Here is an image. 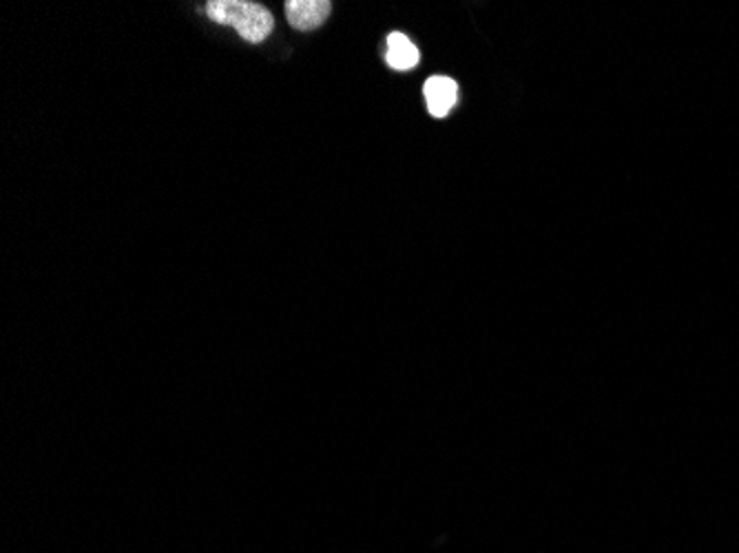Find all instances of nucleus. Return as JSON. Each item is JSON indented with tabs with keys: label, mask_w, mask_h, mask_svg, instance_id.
<instances>
[{
	"label": "nucleus",
	"mask_w": 739,
	"mask_h": 553,
	"mask_svg": "<svg viewBox=\"0 0 739 553\" xmlns=\"http://www.w3.org/2000/svg\"><path fill=\"white\" fill-rule=\"evenodd\" d=\"M206 14L218 25L233 27L246 43L253 45L264 43L275 27L273 14L264 5L251 3V0H210Z\"/></svg>",
	"instance_id": "1"
},
{
	"label": "nucleus",
	"mask_w": 739,
	"mask_h": 553,
	"mask_svg": "<svg viewBox=\"0 0 739 553\" xmlns=\"http://www.w3.org/2000/svg\"><path fill=\"white\" fill-rule=\"evenodd\" d=\"M333 5L328 0H288L286 16L297 32H312L331 16Z\"/></svg>",
	"instance_id": "2"
},
{
	"label": "nucleus",
	"mask_w": 739,
	"mask_h": 553,
	"mask_svg": "<svg viewBox=\"0 0 739 553\" xmlns=\"http://www.w3.org/2000/svg\"><path fill=\"white\" fill-rule=\"evenodd\" d=\"M430 116L446 118L459 102V84L448 76H432L424 87Z\"/></svg>",
	"instance_id": "3"
},
{
	"label": "nucleus",
	"mask_w": 739,
	"mask_h": 553,
	"mask_svg": "<svg viewBox=\"0 0 739 553\" xmlns=\"http://www.w3.org/2000/svg\"><path fill=\"white\" fill-rule=\"evenodd\" d=\"M388 51H385V62L390 69L394 71H409L418 65V49L416 45L405 36V34H390L388 43H385Z\"/></svg>",
	"instance_id": "4"
}]
</instances>
